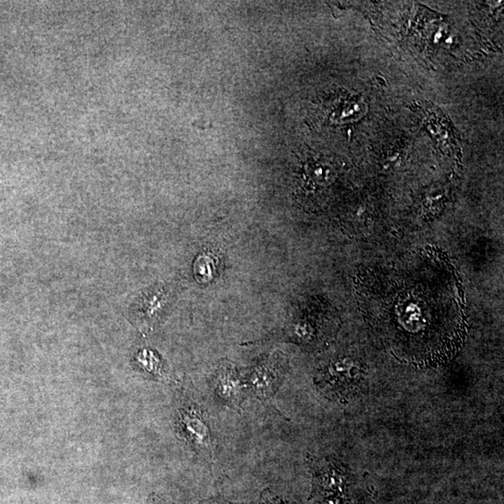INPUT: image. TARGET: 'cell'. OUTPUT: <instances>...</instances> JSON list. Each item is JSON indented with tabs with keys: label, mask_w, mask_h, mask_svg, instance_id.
I'll return each mask as SVG.
<instances>
[{
	"label": "cell",
	"mask_w": 504,
	"mask_h": 504,
	"mask_svg": "<svg viewBox=\"0 0 504 504\" xmlns=\"http://www.w3.org/2000/svg\"><path fill=\"white\" fill-rule=\"evenodd\" d=\"M455 270L437 251L414 252L360 275L358 302L369 323L399 360L435 367L451 360L466 336Z\"/></svg>",
	"instance_id": "obj_1"
},
{
	"label": "cell",
	"mask_w": 504,
	"mask_h": 504,
	"mask_svg": "<svg viewBox=\"0 0 504 504\" xmlns=\"http://www.w3.org/2000/svg\"><path fill=\"white\" fill-rule=\"evenodd\" d=\"M183 422L187 435L194 443L198 445H206L209 440V430L201 420L194 415L185 414L183 417Z\"/></svg>",
	"instance_id": "obj_2"
},
{
	"label": "cell",
	"mask_w": 504,
	"mask_h": 504,
	"mask_svg": "<svg viewBox=\"0 0 504 504\" xmlns=\"http://www.w3.org/2000/svg\"><path fill=\"white\" fill-rule=\"evenodd\" d=\"M137 362L141 365V367L150 374H159L161 366L158 358L154 357L153 353L144 350L140 353Z\"/></svg>",
	"instance_id": "obj_3"
}]
</instances>
